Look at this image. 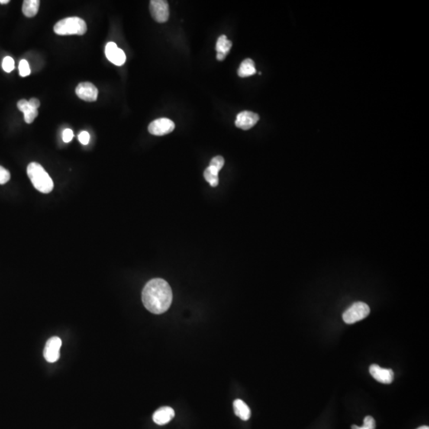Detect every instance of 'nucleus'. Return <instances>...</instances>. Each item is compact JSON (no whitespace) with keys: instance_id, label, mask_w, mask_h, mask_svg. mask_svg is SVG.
<instances>
[{"instance_id":"1","label":"nucleus","mask_w":429,"mask_h":429,"mask_svg":"<svg viewBox=\"0 0 429 429\" xmlns=\"http://www.w3.org/2000/svg\"><path fill=\"white\" fill-rule=\"evenodd\" d=\"M142 299L148 311L153 314H162L172 304V289L165 280L154 278L145 285Z\"/></svg>"},{"instance_id":"17","label":"nucleus","mask_w":429,"mask_h":429,"mask_svg":"<svg viewBox=\"0 0 429 429\" xmlns=\"http://www.w3.org/2000/svg\"><path fill=\"white\" fill-rule=\"evenodd\" d=\"M231 47H232V43L228 40L225 35H221L219 37L217 46H216L217 53L227 55Z\"/></svg>"},{"instance_id":"27","label":"nucleus","mask_w":429,"mask_h":429,"mask_svg":"<svg viewBox=\"0 0 429 429\" xmlns=\"http://www.w3.org/2000/svg\"><path fill=\"white\" fill-rule=\"evenodd\" d=\"M226 56H227V55L226 54H223V53H217V60L220 61V62H222V61H224V59H226Z\"/></svg>"},{"instance_id":"22","label":"nucleus","mask_w":429,"mask_h":429,"mask_svg":"<svg viewBox=\"0 0 429 429\" xmlns=\"http://www.w3.org/2000/svg\"><path fill=\"white\" fill-rule=\"evenodd\" d=\"M11 179L10 172L5 168L0 166V185H4Z\"/></svg>"},{"instance_id":"25","label":"nucleus","mask_w":429,"mask_h":429,"mask_svg":"<svg viewBox=\"0 0 429 429\" xmlns=\"http://www.w3.org/2000/svg\"><path fill=\"white\" fill-rule=\"evenodd\" d=\"M79 141L83 145H88L89 143L90 135L87 131H82L78 135Z\"/></svg>"},{"instance_id":"12","label":"nucleus","mask_w":429,"mask_h":429,"mask_svg":"<svg viewBox=\"0 0 429 429\" xmlns=\"http://www.w3.org/2000/svg\"><path fill=\"white\" fill-rule=\"evenodd\" d=\"M175 412L170 407H162L153 414V420L159 425H164L169 423L174 417Z\"/></svg>"},{"instance_id":"21","label":"nucleus","mask_w":429,"mask_h":429,"mask_svg":"<svg viewBox=\"0 0 429 429\" xmlns=\"http://www.w3.org/2000/svg\"><path fill=\"white\" fill-rule=\"evenodd\" d=\"M204 176L206 181H208L211 186L217 187V185H219L218 176H215V175L211 174V173H210V172H208V171L206 170V169L204 172Z\"/></svg>"},{"instance_id":"24","label":"nucleus","mask_w":429,"mask_h":429,"mask_svg":"<svg viewBox=\"0 0 429 429\" xmlns=\"http://www.w3.org/2000/svg\"><path fill=\"white\" fill-rule=\"evenodd\" d=\"M74 134L73 131H72L71 129H65L63 132V141L65 143H68L69 142L72 141V139H73Z\"/></svg>"},{"instance_id":"8","label":"nucleus","mask_w":429,"mask_h":429,"mask_svg":"<svg viewBox=\"0 0 429 429\" xmlns=\"http://www.w3.org/2000/svg\"><path fill=\"white\" fill-rule=\"evenodd\" d=\"M105 54L108 61L117 66H121L125 64L127 59L125 53L112 42L107 43L106 46Z\"/></svg>"},{"instance_id":"30","label":"nucleus","mask_w":429,"mask_h":429,"mask_svg":"<svg viewBox=\"0 0 429 429\" xmlns=\"http://www.w3.org/2000/svg\"><path fill=\"white\" fill-rule=\"evenodd\" d=\"M417 429H429L428 426H421V427H418Z\"/></svg>"},{"instance_id":"6","label":"nucleus","mask_w":429,"mask_h":429,"mask_svg":"<svg viewBox=\"0 0 429 429\" xmlns=\"http://www.w3.org/2000/svg\"><path fill=\"white\" fill-rule=\"evenodd\" d=\"M174 128L175 124L172 120L167 118H161L150 123L148 130L153 135L162 136L169 134Z\"/></svg>"},{"instance_id":"28","label":"nucleus","mask_w":429,"mask_h":429,"mask_svg":"<svg viewBox=\"0 0 429 429\" xmlns=\"http://www.w3.org/2000/svg\"><path fill=\"white\" fill-rule=\"evenodd\" d=\"M10 0H0V4H9Z\"/></svg>"},{"instance_id":"15","label":"nucleus","mask_w":429,"mask_h":429,"mask_svg":"<svg viewBox=\"0 0 429 429\" xmlns=\"http://www.w3.org/2000/svg\"><path fill=\"white\" fill-rule=\"evenodd\" d=\"M256 73L255 62L251 59H246L242 62L238 70V75L240 77H248Z\"/></svg>"},{"instance_id":"7","label":"nucleus","mask_w":429,"mask_h":429,"mask_svg":"<svg viewBox=\"0 0 429 429\" xmlns=\"http://www.w3.org/2000/svg\"><path fill=\"white\" fill-rule=\"evenodd\" d=\"M62 345V340L57 336H53L46 342L44 349V357L47 362H55L59 360Z\"/></svg>"},{"instance_id":"2","label":"nucleus","mask_w":429,"mask_h":429,"mask_svg":"<svg viewBox=\"0 0 429 429\" xmlns=\"http://www.w3.org/2000/svg\"><path fill=\"white\" fill-rule=\"evenodd\" d=\"M27 175L34 188L39 192L47 194L53 190V180L40 164L37 162L29 164L27 166Z\"/></svg>"},{"instance_id":"13","label":"nucleus","mask_w":429,"mask_h":429,"mask_svg":"<svg viewBox=\"0 0 429 429\" xmlns=\"http://www.w3.org/2000/svg\"><path fill=\"white\" fill-rule=\"evenodd\" d=\"M17 106H18L20 111L24 114L25 122L28 124L33 123L38 115L37 109L33 108L29 104L28 101H26V100H21V101H18Z\"/></svg>"},{"instance_id":"5","label":"nucleus","mask_w":429,"mask_h":429,"mask_svg":"<svg viewBox=\"0 0 429 429\" xmlns=\"http://www.w3.org/2000/svg\"><path fill=\"white\" fill-rule=\"evenodd\" d=\"M150 11L153 20L158 23H166L169 20V7L166 0L150 1Z\"/></svg>"},{"instance_id":"20","label":"nucleus","mask_w":429,"mask_h":429,"mask_svg":"<svg viewBox=\"0 0 429 429\" xmlns=\"http://www.w3.org/2000/svg\"><path fill=\"white\" fill-rule=\"evenodd\" d=\"M224 165V159L223 157L217 156L213 158L210 162L209 166L217 169L218 171L221 170L222 168Z\"/></svg>"},{"instance_id":"10","label":"nucleus","mask_w":429,"mask_h":429,"mask_svg":"<svg viewBox=\"0 0 429 429\" xmlns=\"http://www.w3.org/2000/svg\"><path fill=\"white\" fill-rule=\"evenodd\" d=\"M259 120V115L256 113L249 111H242L236 117V126L242 130H250L255 127Z\"/></svg>"},{"instance_id":"11","label":"nucleus","mask_w":429,"mask_h":429,"mask_svg":"<svg viewBox=\"0 0 429 429\" xmlns=\"http://www.w3.org/2000/svg\"><path fill=\"white\" fill-rule=\"evenodd\" d=\"M369 373L375 380L383 384H391L394 380V371L391 369H384L377 364L369 366Z\"/></svg>"},{"instance_id":"23","label":"nucleus","mask_w":429,"mask_h":429,"mask_svg":"<svg viewBox=\"0 0 429 429\" xmlns=\"http://www.w3.org/2000/svg\"><path fill=\"white\" fill-rule=\"evenodd\" d=\"M364 429H375L376 428V423H375V419L371 416H367L365 417L364 422H363V426Z\"/></svg>"},{"instance_id":"19","label":"nucleus","mask_w":429,"mask_h":429,"mask_svg":"<svg viewBox=\"0 0 429 429\" xmlns=\"http://www.w3.org/2000/svg\"><path fill=\"white\" fill-rule=\"evenodd\" d=\"M18 69H20V76L25 77V76H29L30 74V65L28 62L26 60H21L18 65Z\"/></svg>"},{"instance_id":"14","label":"nucleus","mask_w":429,"mask_h":429,"mask_svg":"<svg viewBox=\"0 0 429 429\" xmlns=\"http://www.w3.org/2000/svg\"><path fill=\"white\" fill-rule=\"evenodd\" d=\"M235 414L243 420H248L251 415L250 408L244 401L240 399L236 400L233 403Z\"/></svg>"},{"instance_id":"9","label":"nucleus","mask_w":429,"mask_h":429,"mask_svg":"<svg viewBox=\"0 0 429 429\" xmlns=\"http://www.w3.org/2000/svg\"><path fill=\"white\" fill-rule=\"evenodd\" d=\"M98 93L96 87L90 82L79 84L76 88V95L87 102H94L96 101Z\"/></svg>"},{"instance_id":"26","label":"nucleus","mask_w":429,"mask_h":429,"mask_svg":"<svg viewBox=\"0 0 429 429\" xmlns=\"http://www.w3.org/2000/svg\"><path fill=\"white\" fill-rule=\"evenodd\" d=\"M29 104L33 108H35V109H37L39 107H40V101L36 98H32L30 99V101H28Z\"/></svg>"},{"instance_id":"3","label":"nucleus","mask_w":429,"mask_h":429,"mask_svg":"<svg viewBox=\"0 0 429 429\" xmlns=\"http://www.w3.org/2000/svg\"><path fill=\"white\" fill-rule=\"evenodd\" d=\"M53 31L59 35H84L87 32V24L79 17H69L56 23Z\"/></svg>"},{"instance_id":"4","label":"nucleus","mask_w":429,"mask_h":429,"mask_svg":"<svg viewBox=\"0 0 429 429\" xmlns=\"http://www.w3.org/2000/svg\"><path fill=\"white\" fill-rule=\"evenodd\" d=\"M369 307L366 303L356 302L347 308L343 314V321L347 324H353L369 316Z\"/></svg>"},{"instance_id":"29","label":"nucleus","mask_w":429,"mask_h":429,"mask_svg":"<svg viewBox=\"0 0 429 429\" xmlns=\"http://www.w3.org/2000/svg\"><path fill=\"white\" fill-rule=\"evenodd\" d=\"M352 429H364V427H359L357 425H352Z\"/></svg>"},{"instance_id":"18","label":"nucleus","mask_w":429,"mask_h":429,"mask_svg":"<svg viewBox=\"0 0 429 429\" xmlns=\"http://www.w3.org/2000/svg\"><path fill=\"white\" fill-rule=\"evenodd\" d=\"M3 69L6 72H11L14 70V61L11 56H6L3 60L2 63Z\"/></svg>"},{"instance_id":"16","label":"nucleus","mask_w":429,"mask_h":429,"mask_svg":"<svg viewBox=\"0 0 429 429\" xmlns=\"http://www.w3.org/2000/svg\"><path fill=\"white\" fill-rule=\"evenodd\" d=\"M39 6H40L39 0H25L22 10L26 17L33 18L38 12Z\"/></svg>"}]
</instances>
